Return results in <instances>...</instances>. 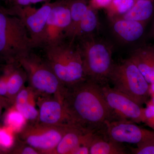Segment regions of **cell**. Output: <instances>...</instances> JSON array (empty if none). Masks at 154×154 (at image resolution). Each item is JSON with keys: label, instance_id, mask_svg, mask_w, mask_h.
<instances>
[{"label": "cell", "instance_id": "9a60e30c", "mask_svg": "<svg viewBox=\"0 0 154 154\" xmlns=\"http://www.w3.org/2000/svg\"><path fill=\"white\" fill-rule=\"evenodd\" d=\"M89 133L76 127H71L58 144L53 154H72L85 139Z\"/></svg>", "mask_w": 154, "mask_h": 154}, {"label": "cell", "instance_id": "8992f818", "mask_svg": "<svg viewBox=\"0 0 154 154\" xmlns=\"http://www.w3.org/2000/svg\"><path fill=\"white\" fill-rule=\"evenodd\" d=\"M108 80L113 88L141 106L150 96L149 84L136 66L129 59L113 64Z\"/></svg>", "mask_w": 154, "mask_h": 154}, {"label": "cell", "instance_id": "4dcf8cb0", "mask_svg": "<svg viewBox=\"0 0 154 154\" xmlns=\"http://www.w3.org/2000/svg\"><path fill=\"white\" fill-rule=\"evenodd\" d=\"M51 0H29V4L30 6L33 4H36L39 3L50 2Z\"/></svg>", "mask_w": 154, "mask_h": 154}, {"label": "cell", "instance_id": "52a82bcc", "mask_svg": "<svg viewBox=\"0 0 154 154\" xmlns=\"http://www.w3.org/2000/svg\"><path fill=\"white\" fill-rule=\"evenodd\" d=\"M72 126H51L35 123L27 124L19 132L22 142L33 147L40 154H53L62 138Z\"/></svg>", "mask_w": 154, "mask_h": 154}, {"label": "cell", "instance_id": "6da1fadb", "mask_svg": "<svg viewBox=\"0 0 154 154\" xmlns=\"http://www.w3.org/2000/svg\"><path fill=\"white\" fill-rule=\"evenodd\" d=\"M62 103L71 124L85 132H99L115 120L101 85L89 79L65 87Z\"/></svg>", "mask_w": 154, "mask_h": 154}, {"label": "cell", "instance_id": "7c38bea8", "mask_svg": "<svg viewBox=\"0 0 154 154\" xmlns=\"http://www.w3.org/2000/svg\"><path fill=\"white\" fill-rule=\"evenodd\" d=\"M38 98L37 122L51 126H73L62 102L52 96H38Z\"/></svg>", "mask_w": 154, "mask_h": 154}, {"label": "cell", "instance_id": "5bb4252c", "mask_svg": "<svg viewBox=\"0 0 154 154\" xmlns=\"http://www.w3.org/2000/svg\"><path fill=\"white\" fill-rule=\"evenodd\" d=\"M149 85H154V47L143 45L135 50L129 57Z\"/></svg>", "mask_w": 154, "mask_h": 154}, {"label": "cell", "instance_id": "4fadbf2b", "mask_svg": "<svg viewBox=\"0 0 154 154\" xmlns=\"http://www.w3.org/2000/svg\"><path fill=\"white\" fill-rule=\"evenodd\" d=\"M111 20L113 32L119 38L125 42L137 41L144 33L146 25L145 23L119 17Z\"/></svg>", "mask_w": 154, "mask_h": 154}, {"label": "cell", "instance_id": "2e32d148", "mask_svg": "<svg viewBox=\"0 0 154 154\" xmlns=\"http://www.w3.org/2000/svg\"><path fill=\"white\" fill-rule=\"evenodd\" d=\"M129 153L122 143L109 139L101 131L96 133L90 147V154Z\"/></svg>", "mask_w": 154, "mask_h": 154}, {"label": "cell", "instance_id": "9c48e42d", "mask_svg": "<svg viewBox=\"0 0 154 154\" xmlns=\"http://www.w3.org/2000/svg\"><path fill=\"white\" fill-rule=\"evenodd\" d=\"M101 87L107 105L113 112L114 120L143 122L144 108L108 84Z\"/></svg>", "mask_w": 154, "mask_h": 154}, {"label": "cell", "instance_id": "603a6c76", "mask_svg": "<svg viewBox=\"0 0 154 154\" xmlns=\"http://www.w3.org/2000/svg\"><path fill=\"white\" fill-rule=\"evenodd\" d=\"M35 99H33L22 105H15L14 107L23 115L26 120L37 121L38 110L35 106Z\"/></svg>", "mask_w": 154, "mask_h": 154}, {"label": "cell", "instance_id": "8fae6325", "mask_svg": "<svg viewBox=\"0 0 154 154\" xmlns=\"http://www.w3.org/2000/svg\"><path fill=\"white\" fill-rule=\"evenodd\" d=\"M103 133L116 142L137 144L154 136V131L144 129L131 122L113 120L105 124Z\"/></svg>", "mask_w": 154, "mask_h": 154}, {"label": "cell", "instance_id": "7402d4cb", "mask_svg": "<svg viewBox=\"0 0 154 154\" xmlns=\"http://www.w3.org/2000/svg\"><path fill=\"white\" fill-rule=\"evenodd\" d=\"M26 119L14 107L7 113L5 118L6 126L14 131L19 132L26 124Z\"/></svg>", "mask_w": 154, "mask_h": 154}, {"label": "cell", "instance_id": "ffe728a7", "mask_svg": "<svg viewBox=\"0 0 154 154\" xmlns=\"http://www.w3.org/2000/svg\"><path fill=\"white\" fill-rule=\"evenodd\" d=\"M98 22L96 10L89 4L88 10L76 30L75 40L93 34L98 27Z\"/></svg>", "mask_w": 154, "mask_h": 154}, {"label": "cell", "instance_id": "ac0fdd59", "mask_svg": "<svg viewBox=\"0 0 154 154\" xmlns=\"http://www.w3.org/2000/svg\"><path fill=\"white\" fill-rule=\"evenodd\" d=\"M153 1L152 0L136 1L132 8L128 12L117 17L146 24L154 14V5Z\"/></svg>", "mask_w": 154, "mask_h": 154}, {"label": "cell", "instance_id": "f546056e", "mask_svg": "<svg viewBox=\"0 0 154 154\" xmlns=\"http://www.w3.org/2000/svg\"><path fill=\"white\" fill-rule=\"evenodd\" d=\"M12 4V6H19V7H26L30 6L29 4V0H8Z\"/></svg>", "mask_w": 154, "mask_h": 154}, {"label": "cell", "instance_id": "836d02e7", "mask_svg": "<svg viewBox=\"0 0 154 154\" xmlns=\"http://www.w3.org/2000/svg\"><path fill=\"white\" fill-rule=\"evenodd\" d=\"M136 1H138V0H136ZM152 1H153V0H152Z\"/></svg>", "mask_w": 154, "mask_h": 154}, {"label": "cell", "instance_id": "1f68e13d", "mask_svg": "<svg viewBox=\"0 0 154 154\" xmlns=\"http://www.w3.org/2000/svg\"><path fill=\"white\" fill-rule=\"evenodd\" d=\"M152 33L153 37L154 38V22L153 24L152 28Z\"/></svg>", "mask_w": 154, "mask_h": 154}, {"label": "cell", "instance_id": "4316f807", "mask_svg": "<svg viewBox=\"0 0 154 154\" xmlns=\"http://www.w3.org/2000/svg\"><path fill=\"white\" fill-rule=\"evenodd\" d=\"M8 78V70L7 68L4 75L0 77V96H7Z\"/></svg>", "mask_w": 154, "mask_h": 154}, {"label": "cell", "instance_id": "f1b7e54d", "mask_svg": "<svg viewBox=\"0 0 154 154\" xmlns=\"http://www.w3.org/2000/svg\"><path fill=\"white\" fill-rule=\"evenodd\" d=\"M25 145L19 148L17 151V153L22 154H38L39 152L33 147L25 143Z\"/></svg>", "mask_w": 154, "mask_h": 154}, {"label": "cell", "instance_id": "ba28073f", "mask_svg": "<svg viewBox=\"0 0 154 154\" xmlns=\"http://www.w3.org/2000/svg\"><path fill=\"white\" fill-rule=\"evenodd\" d=\"M53 5L54 2H50L44 3L38 9L31 6H12L9 9L12 14L22 20L34 48L42 47L46 23Z\"/></svg>", "mask_w": 154, "mask_h": 154}, {"label": "cell", "instance_id": "d6a6232c", "mask_svg": "<svg viewBox=\"0 0 154 154\" xmlns=\"http://www.w3.org/2000/svg\"><path fill=\"white\" fill-rule=\"evenodd\" d=\"M153 103H154V99H153Z\"/></svg>", "mask_w": 154, "mask_h": 154}, {"label": "cell", "instance_id": "7a4b0ae2", "mask_svg": "<svg viewBox=\"0 0 154 154\" xmlns=\"http://www.w3.org/2000/svg\"><path fill=\"white\" fill-rule=\"evenodd\" d=\"M66 39V38H65ZM65 39L42 48L44 59L65 87L86 79L82 58L75 40Z\"/></svg>", "mask_w": 154, "mask_h": 154}, {"label": "cell", "instance_id": "e0dca14e", "mask_svg": "<svg viewBox=\"0 0 154 154\" xmlns=\"http://www.w3.org/2000/svg\"><path fill=\"white\" fill-rule=\"evenodd\" d=\"M8 64L7 67V96L15 100L17 94L24 88L25 83L27 80V75L19 63Z\"/></svg>", "mask_w": 154, "mask_h": 154}, {"label": "cell", "instance_id": "d6986e66", "mask_svg": "<svg viewBox=\"0 0 154 154\" xmlns=\"http://www.w3.org/2000/svg\"><path fill=\"white\" fill-rule=\"evenodd\" d=\"M89 6L88 0H70L71 24L66 33V38L75 40L74 36L78 26Z\"/></svg>", "mask_w": 154, "mask_h": 154}, {"label": "cell", "instance_id": "d4e9b609", "mask_svg": "<svg viewBox=\"0 0 154 154\" xmlns=\"http://www.w3.org/2000/svg\"><path fill=\"white\" fill-rule=\"evenodd\" d=\"M13 131L6 126L0 128V147L4 149H9L14 144Z\"/></svg>", "mask_w": 154, "mask_h": 154}, {"label": "cell", "instance_id": "5b68a950", "mask_svg": "<svg viewBox=\"0 0 154 154\" xmlns=\"http://www.w3.org/2000/svg\"><path fill=\"white\" fill-rule=\"evenodd\" d=\"M19 63L36 97L52 96L62 102L65 87L44 58L31 52L20 58Z\"/></svg>", "mask_w": 154, "mask_h": 154}, {"label": "cell", "instance_id": "3957f363", "mask_svg": "<svg viewBox=\"0 0 154 154\" xmlns=\"http://www.w3.org/2000/svg\"><path fill=\"white\" fill-rule=\"evenodd\" d=\"M33 48L22 20L10 9L0 8V56L8 63H19Z\"/></svg>", "mask_w": 154, "mask_h": 154}, {"label": "cell", "instance_id": "cb8c5ba5", "mask_svg": "<svg viewBox=\"0 0 154 154\" xmlns=\"http://www.w3.org/2000/svg\"><path fill=\"white\" fill-rule=\"evenodd\" d=\"M134 154H154V136L137 144V147L131 148Z\"/></svg>", "mask_w": 154, "mask_h": 154}, {"label": "cell", "instance_id": "44dd1931", "mask_svg": "<svg viewBox=\"0 0 154 154\" xmlns=\"http://www.w3.org/2000/svg\"><path fill=\"white\" fill-rule=\"evenodd\" d=\"M136 0H112L105 8L110 19L126 14L132 8Z\"/></svg>", "mask_w": 154, "mask_h": 154}, {"label": "cell", "instance_id": "83f0119b", "mask_svg": "<svg viewBox=\"0 0 154 154\" xmlns=\"http://www.w3.org/2000/svg\"><path fill=\"white\" fill-rule=\"evenodd\" d=\"M112 0H90L89 4L91 7L97 9L105 8L109 5Z\"/></svg>", "mask_w": 154, "mask_h": 154}, {"label": "cell", "instance_id": "30bf717a", "mask_svg": "<svg viewBox=\"0 0 154 154\" xmlns=\"http://www.w3.org/2000/svg\"><path fill=\"white\" fill-rule=\"evenodd\" d=\"M70 0L54 2L45 30L42 45L55 44L66 38V33L71 24Z\"/></svg>", "mask_w": 154, "mask_h": 154}, {"label": "cell", "instance_id": "277c9868", "mask_svg": "<svg viewBox=\"0 0 154 154\" xmlns=\"http://www.w3.org/2000/svg\"><path fill=\"white\" fill-rule=\"evenodd\" d=\"M86 78L100 85L107 84L113 65L112 51L105 42L93 34L78 38Z\"/></svg>", "mask_w": 154, "mask_h": 154}, {"label": "cell", "instance_id": "484cf974", "mask_svg": "<svg viewBox=\"0 0 154 154\" xmlns=\"http://www.w3.org/2000/svg\"><path fill=\"white\" fill-rule=\"evenodd\" d=\"M143 122L154 131V105H149L144 108Z\"/></svg>", "mask_w": 154, "mask_h": 154}]
</instances>
